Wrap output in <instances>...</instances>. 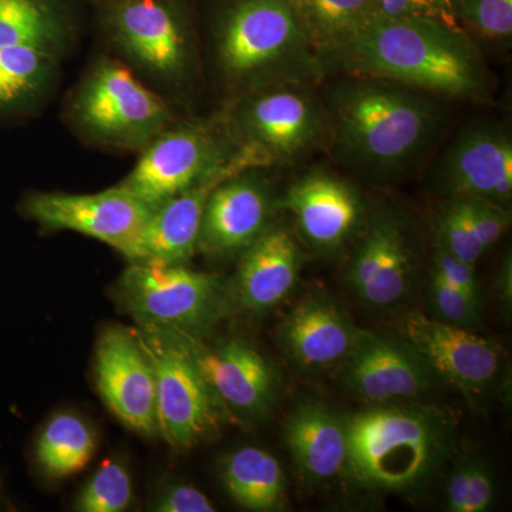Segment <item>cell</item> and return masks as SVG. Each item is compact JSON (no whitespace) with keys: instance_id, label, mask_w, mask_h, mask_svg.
Listing matches in <instances>:
<instances>
[{"instance_id":"6da1fadb","label":"cell","mask_w":512,"mask_h":512,"mask_svg":"<svg viewBox=\"0 0 512 512\" xmlns=\"http://www.w3.org/2000/svg\"><path fill=\"white\" fill-rule=\"evenodd\" d=\"M325 73L373 77L447 99L487 97V67L464 30L421 19H377L323 62Z\"/></svg>"},{"instance_id":"7a4b0ae2","label":"cell","mask_w":512,"mask_h":512,"mask_svg":"<svg viewBox=\"0 0 512 512\" xmlns=\"http://www.w3.org/2000/svg\"><path fill=\"white\" fill-rule=\"evenodd\" d=\"M330 140L349 161L379 171L403 170L439 131L436 101L400 84L348 76L328 101Z\"/></svg>"},{"instance_id":"3957f363","label":"cell","mask_w":512,"mask_h":512,"mask_svg":"<svg viewBox=\"0 0 512 512\" xmlns=\"http://www.w3.org/2000/svg\"><path fill=\"white\" fill-rule=\"evenodd\" d=\"M212 43L235 96L285 84L311 86L326 74L289 0H220Z\"/></svg>"},{"instance_id":"277c9868","label":"cell","mask_w":512,"mask_h":512,"mask_svg":"<svg viewBox=\"0 0 512 512\" xmlns=\"http://www.w3.org/2000/svg\"><path fill=\"white\" fill-rule=\"evenodd\" d=\"M456 448V424L437 407L379 404L349 416L346 474L377 493H416Z\"/></svg>"},{"instance_id":"5b68a950","label":"cell","mask_w":512,"mask_h":512,"mask_svg":"<svg viewBox=\"0 0 512 512\" xmlns=\"http://www.w3.org/2000/svg\"><path fill=\"white\" fill-rule=\"evenodd\" d=\"M107 42L167 89H185L198 72L191 0H89Z\"/></svg>"},{"instance_id":"8992f818","label":"cell","mask_w":512,"mask_h":512,"mask_svg":"<svg viewBox=\"0 0 512 512\" xmlns=\"http://www.w3.org/2000/svg\"><path fill=\"white\" fill-rule=\"evenodd\" d=\"M220 119L235 146L259 168L296 163L330 140L328 110L305 84L238 94Z\"/></svg>"},{"instance_id":"52a82bcc","label":"cell","mask_w":512,"mask_h":512,"mask_svg":"<svg viewBox=\"0 0 512 512\" xmlns=\"http://www.w3.org/2000/svg\"><path fill=\"white\" fill-rule=\"evenodd\" d=\"M73 126L87 140L116 150L143 151L175 123L170 104L137 79L128 64L103 56L70 101Z\"/></svg>"},{"instance_id":"ba28073f","label":"cell","mask_w":512,"mask_h":512,"mask_svg":"<svg viewBox=\"0 0 512 512\" xmlns=\"http://www.w3.org/2000/svg\"><path fill=\"white\" fill-rule=\"evenodd\" d=\"M116 295L136 322L200 336L234 306L229 284L221 276L151 259L130 262L117 282Z\"/></svg>"},{"instance_id":"9c48e42d","label":"cell","mask_w":512,"mask_h":512,"mask_svg":"<svg viewBox=\"0 0 512 512\" xmlns=\"http://www.w3.org/2000/svg\"><path fill=\"white\" fill-rule=\"evenodd\" d=\"M229 167L258 168L235 146L220 117L173 123L141 151L119 187L156 207Z\"/></svg>"},{"instance_id":"30bf717a","label":"cell","mask_w":512,"mask_h":512,"mask_svg":"<svg viewBox=\"0 0 512 512\" xmlns=\"http://www.w3.org/2000/svg\"><path fill=\"white\" fill-rule=\"evenodd\" d=\"M156 376L158 434L178 451L198 446L231 423L190 359L154 323L136 322Z\"/></svg>"},{"instance_id":"8fae6325","label":"cell","mask_w":512,"mask_h":512,"mask_svg":"<svg viewBox=\"0 0 512 512\" xmlns=\"http://www.w3.org/2000/svg\"><path fill=\"white\" fill-rule=\"evenodd\" d=\"M154 207L116 187L96 194L32 192L20 211L50 231H73L99 239L128 261L141 258V242Z\"/></svg>"},{"instance_id":"7c38bea8","label":"cell","mask_w":512,"mask_h":512,"mask_svg":"<svg viewBox=\"0 0 512 512\" xmlns=\"http://www.w3.org/2000/svg\"><path fill=\"white\" fill-rule=\"evenodd\" d=\"M157 326L191 360L231 423L268 414L275 399V372L247 340L208 343L204 336Z\"/></svg>"},{"instance_id":"4fadbf2b","label":"cell","mask_w":512,"mask_h":512,"mask_svg":"<svg viewBox=\"0 0 512 512\" xmlns=\"http://www.w3.org/2000/svg\"><path fill=\"white\" fill-rule=\"evenodd\" d=\"M94 382L107 409L127 429L157 436L156 376L136 329L104 326L94 350Z\"/></svg>"},{"instance_id":"5bb4252c","label":"cell","mask_w":512,"mask_h":512,"mask_svg":"<svg viewBox=\"0 0 512 512\" xmlns=\"http://www.w3.org/2000/svg\"><path fill=\"white\" fill-rule=\"evenodd\" d=\"M264 168H247L211 192L202 215L198 252L225 258L241 254L271 227L278 201Z\"/></svg>"},{"instance_id":"9a60e30c","label":"cell","mask_w":512,"mask_h":512,"mask_svg":"<svg viewBox=\"0 0 512 512\" xmlns=\"http://www.w3.org/2000/svg\"><path fill=\"white\" fill-rule=\"evenodd\" d=\"M404 342L467 399L487 392L501 365L500 346L473 330L412 313L402 325Z\"/></svg>"},{"instance_id":"2e32d148","label":"cell","mask_w":512,"mask_h":512,"mask_svg":"<svg viewBox=\"0 0 512 512\" xmlns=\"http://www.w3.org/2000/svg\"><path fill=\"white\" fill-rule=\"evenodd\" d=\"M412 272V244L404 222L393 212H379L350 255V288L370 308H390L409 292Z\"/></svg>"},{"instance_id":"e0dca14e","label":"cell","mask_w":512,"mask_h":512,"mask_svg":"<svg viewBox=\"0 0 512 512\" xmlns=\"http://www.w3.org/2000/svg\"><path fill=\"white\" fill-rule=\"evenodd\" d=\"M343 365L350 390L372 406L416 399L436 376L409 343L363 330Z\"/></svg>"},{"instance_id":"ac0fdd59","label":"cell","mask_w":512,"mask_h":512,"mask_svg":"<svg viewBox=\"0 0 512 512\" xmlns=\"http://www.w3.org/2000/svg\"><path fill=\"white\" fill-rule=\"evenodd\" d=\"M440 184L450 198L508 208L512 200V141L495 126L467 128L441 160Z\"/></svg>"},{"instance_id":"d6986e66","label":"cell","mask_w":512,"mask_h":512,"mask_svg":"<svg viewBox=\"0 0 512 512\" xmlns=\"http://www.w3.org/2000/svg\"><path fill=\"white\" fill-rule=\"evenodd\" d=\"M281 205L292 212L303 239L320 252L342 247L365 217L356 188L325 171H315L296 181Z\"/></svg>"},{"instance_id":"ffe728a7","label":"cell","mask_w":512,"mask_h":512,"mask_svg":"<svg viewBox=\"0 0 512 512\" xmlns=\"http://www.w3.org/2000/svg\"><path fill=\"white\" fill-rule=\"evenodd\" d=\"M303 254L286 228L269 227L241 252L237 274L229 284L234 306L248 312H264L284 301L292 291Z\"/></svg>"},{"instance_id":"44dd1931","label":"cell","mask_w":512,"mask_h":512,"mask_svg":"<svg viewBox=\"0 0 512 512\" xmlns=\"http://www.w3.org/2000/svg\"><path fill=\"white\" fill-rule=\"evenodd\" d=\"M359 333L336 301L315 293L286 316L279 336L286 355L295 365L308 372H319L345 362Z\"/></svg>"},{"instance_id":"7402d4cb","label":"cell","mask_w":512,"mask_h":512,"mask_svg":"<svg viewBox=\"0 0 512 512\" xmlns=\"http://www.w3.org/2000/svg\"><path fill=\"white\" fill-rule=\"evenodd\" d=\"M284 437L299 477L309 485L335 480L348 467L349 416L303 400L286 419Z\"/></svg>"},{"instance_id":"603a6c76","label":"cell","mask_w":512,"mask_h":512,"mask_svg":"<svg viewBox=\"0 0 512 512\" xmlns=\"http://www.w3.org/2000/svg\"><path fill=\"white\" fill-rule=\"evenodd\" d=\"M242 167H229L156 205L141 242V259L185 264L198 252L202 215L211 192Z\"/></svg>"},{"instance_id":"cb8c5ba5","label":"cell","mask_w":512,"mask_h":512,"mask_svg":"<svg viewBox=\"0 0 512 512\" xmlns=\"http://www.w3.org/2000/svg\"><path fill=\"white\" fill-rule=\"evenodd\" d=\"M82 0H0V47L60 53L79 29Z\"/></svg>"},{"instance_id":"d4e9b609","label":"cell","mask_w":512,"mask_h":512,"mask_svg":"<svg viewBox=\"0 0 512 512\" xmlns=\"http://www.w3.org/2000/svg\"><path fill=\"white\" fill-rule=\"evenodd\" d=\"M320 62L380 19L375 0H289Z\"/></svg>"},{"instance_id":"484cf974","label":"cell","mask_w":512,"mask_h":512,"mask_svg":"<svg viewBox=\"0 0 512 512\" xmlns=\"http://www.w3.org/2000/svg\"><path fill=\"white\" fill-rule=\"evenodd\" d=\"M221 481L229 498L245 510L269 512L284 507V470L264 448L245 446L228 454L221 464Z\"/></svg>"},{"instance_id":"4316f807","label":"cell","mask_w":512,"mask_h":512,"mask_svg":"<svg viewBox=\"0 0 512 512\" xmlns=\"http://www.w3.org/2000/svg\"><path fill=\"white\" fill-rule=\"evenodd\" d=\"M97 437L89 423L74 413H57L40 430L35 460L47 478L64 480L89 466Z\"/></svg>"},{"instance_id":"83f0119b","label":"cell","mask_w":512,"mask_h":512,"mask_svg":"<svg viewBox=\"0 0 512 512\" xmlns=\"http://www.w3.org/2000/svg\"><path fill=\"white\" fill-rule=\"evenodd\" d=\"M59 59L36 47H0V119L16 116L45 92Z\"/></svg>"},{"instance_id":"f1b7e54d","label":"cell","mask_w":512,"mask_h":512,"mask_svg":"<svg viewBox=\"0 0 512 512\" xmlns=\"http://www.w3.org/2000/svg\"><path fill=\"white\" fill-rule=\"evenodd\" d=\"M133 501V481L119 457L107 458L80 491L74 508L80 512L126 511Z\"/></svg>"},{"instance_id":"f546056e","label":"cell","mask_w":512,"mask_h":512,"mask_svg":"<svg viewBox=\"0 0 512 512\" xmlns=\"http://www.w3.org/2000/svg\"><path fill=\"white\" fill-rule=\"evenodd\" d=\"M451 5L457 25L474 42H510L512 0H451Z\"/></svg>"},{"instance_id":"4dcf8cb0","label":"cell","mask_w":512,"mask_h":512,"mask_svg":"<svg viewBox=\"0 0 512 512\" xmlns=\"http://www.w3.org/2000/svg\"><path fill=\"white\" fill-rule=\"evenodd\" d=\"M434 242L467 264L476 265L484 255L453 198L440 208L434 218Z\"/></svg>"},{"instance_id":"1f68e13d","label":"cell","mask_w":512,"mask_h":512,"mask_svg":"<svg viewBox=\"0 0 512 512\" xmlns=\"http://www.w3.org/2000/svg\"><path fill=\"white\" fill-rule=\"evenodd\" d=\"M453 200H456L464 221L467 222L471 234L484 252L503 238L511 220L508 208L483 200H468V198H453Z\"/></svg>"},{"instance_id":"d6a6232c","label":"cell","mask_w":512,"mask_h":512,"mask_svg":"<svg viewBox=\"0 0 512 512\" xmlns=\"http://www.w3.org/2000/svg\"><path fill=\"white\" fill-rule=\"evenodd\" d=\"M430 298L441 322L471 329L480 320V302L454 288L434 272L431 275Z\"/></svg>"},{"instance_id":"836d02e7","label":"cell","mask_w":512,"mask_h":512,"mask_svg":"<svg viewBox=\"0 0 512 512\" xmlns=\"http://www.w3.org/2000/svg\"><path fill=\"white\" fill-rule=\"evenodd\" d=\"M375 3L383 19L433 20L461 29L454 18L451 0H375Z\"/></svg>"},{"instance_id":"e575fe53","label":"cell","mask_w":512,"mask_h":512,"mask_svg":"<svg viewBox=\"0 0 512 512\" xmlns=\"http://www.w3.org/2000/svg\"><path fill=\"white\" fill-rule=\"evenodd\" d=\"M156 512H214L210 498L190 484L168 481L158 488L153 501L148 505Z\"/></svg>"},{"instance_id":"d590c367","label":"cell","mask_w":512,"mask_h":512,"mask_svg":"<svg viewBox=\"0 0 512 512\" xmlns=\"http://www.w3.org/2000/svg\"><path fill=\"white\" fill-rule=\"evenodd\" d=\"M433 272L441 276L448 284L467 293L474 301L480 302L476 265L467 264L434 242Z\"/></svg>"},{"instance_id":"8d00e7d4","label":"cell","mask_w":512,"mask_h":512,"mask_svg":"<svg viewBox=\"0 0 512 512\" xmlns=\"http://www.w3.org/2000/svg\"><path fill=\"white\" fill-rule=\"evenodd\" d=\"M494 500V480L490 468L483 460L470 457L466 512H484Z\"/></svg>"},{"instance_id":"74e56055","label":"cell","mask_w":512,"mask_h":512,"mask_svg":"<svg viewBox=\"0 0 512 512\" xmlns=\"http://www.w3.org/2000/svg\"><path fill=\"white\" fill-rule=\"evenodd\" d=\"M470 457L464 458L451 471L446 487V507L450 512H466Z\"/></svg>"},{"instance_id":"f35d334b","label":"cell","mask_w":512,"mask_h":512,"mask_svg":"<svg viewBox=\"0 0 512 512\" xmlns=\"http://www.w3.org/2000/svg\"><path fill=\"white\" fill-rule=\"evenodd\" d=\"M501 296H503L504 303L511 305V264L508 259L507 264H504L503 271H501Z\"/></svg>"}]
</instances>
